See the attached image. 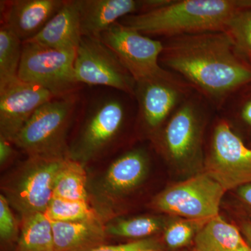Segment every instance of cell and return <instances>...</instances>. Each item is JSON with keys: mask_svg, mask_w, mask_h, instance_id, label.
I'll list each match as a JSON object with an SVG mask.
<instances>
[{"mask_svg": "<svg viewBox=\"0 0 251 251\" xmlns=\"http://www.w3.org/2000/svg\"><path fill=\"white\" fill-rule=\"evenodd\" d=\"M75 107L72 94L52 99L34 112L12 143L29 156L69 158L67 135Z\"/></svg>", "mask_w": 251, "mask_h": 251, "instance_id": "cell-3", "label": "cell"}, {"mask_svg": "<svg viewBox=\"0 0 251 251\" xmlns=\"http://www.w3.org/2000/svg\"><path fill=\"white\" fill-rule=\"evenodd\" d=\"M185 89L184 83L176 77L136 82L134 97L141 121L148 130L154 133L168 121L185 100Z\"/></svg>", "mask_w": 251, "mask_h": 251, "instance_id": "cell-13", "label": "cell"}, {"mask_svg": "<svg viewBox=\"0 0 251 251\" xmlns=\"http://www.w3.org/2000/svg\"><path fill=\"white\" fill-rule=\"evenodd\" d=\"M242 232L246 242L251 247V222L246 221L242 224Z\"/></svg>", "mask_w": 251, "mask_h": 251, "instance_id": "cell-32", "label": "cell"}, {"mask_svg": "<svg viewBox=\"0 0 251 251\" xmlns=\"http://www.w3.org/2000/svg\"><path fill=\"white\" fill-rule=\"evenodd\" d=\"M224 188L205 172L159 193L153 206L158 211L184 219L206 223L219 216Z\"/></svg>", "mask_w": 251, "mask_h": 251, "instance_id": "cell-5", "label": "cell"}, {"mask_svg": "<svg viewBox=\"0 0 251 251\" xmlns=\"http://www.w3.org/2000/svg\"><path fill=\"white\" fill-rule=\"evenodd\" d=\"M249 8L251 0H170L148 12L126 16L120 23L144 35L172 38L225 31L236 13Z\"/></svg>", "mask_w": 251, "mask_h": 251, "instance_id": "cell-2", "label": "cell"}, {"mask_svg": "<svg viewBox=\"0 0 251 251\" xmlns=\"http://www.w3.org/2000/svg\"><path fill=\"white\" fill-rule=\"evenodd\" d=\"M233 43L236 53L251 59V8L241 10L229 20L225 30Z\"/></svg>", "mask_w": 251, "mask_h": 251, "instance_id": "cell-25", "label": "cell"}, {"mask_svg": "<svg viewBox=\"0 0 251 251\" xmlns=\"http://www.w3.org/2000/svg\"><path fill=\"white\" fill-rule=\"evenodd\" d=\"M62 0H14L4 3V24L23 41L37 35L64 4Z\"/></svg>", "mask_w": 251, "mask_h": 251, "instance_id": "cell-15", "label": "cell"}, {"mask_svg": "<svg viewBox=\"0 0 251 251\" xmlns=\"http://www.w3.org/2000/svg\"><path fill=\"white\" fill-rule=\"evenodd\" d=\"M23 41L5 27L0 29V88L18 79Z\"/></svg>", "mask_w": 251, "mask_h": 251, "instance_id": "cell-22", "label": "cell"}, {"mask_svg": "<svg viewBox=\"0 0 251 251\" xmlns=\"http://www.w3.org/2000/svg\"><path fill=\"white\" fill-rule=\"evenodd\" d=\"M77 0L65 1L42 30L30 40L50 49L76 50L82 39Z\"/></svg>", "mask_w": 251, "mask_h": 251, "instance_id": "cell-17", "label": "cell"}, {"mask_svg": "<svg viewBox=\"0 0 251 251\" xmlns=\"http://www.w3.org/2000/svg\"><path fill=\"white\" fill-rule=\"evenodd\" d=\"M75 54L76 50L24 42L18 78L44 87L55 98L70 95L79 84L74 69Z\"/></svg>", "mask_w": 251, "mask_h": 251, "instance_id": "cell-6", "label": "cell"}, {"mask_svg": "<svg viewBox=\"0 0 251 251\" xmlns=\"http://www.w3.org/2000/svg\"><path fill=\"white\" fill-rule=\"evenodd\" d=\"M136 82L152 78H175L160 65L164 44L124 25L115 23L100 36Z\"/></svg>", "mask_w": 251, "mask_h": 251, "instance_id": "cell-7", "label": "cell"}, {"mask_svg": "<svg viewBox=\"0 0 251 251\" xmlns=\"http://www.w3.org/2000/svg\"><path fill=\"white\" fill-rule=\"evenodd\" d=\"M11 143H12L6 138L0 136V163L1 166L9 161L14 154V150L11 147Z\"/></svg>", "mask_w": 251, "mask_h": 251, "instance_id": "cell-29", "label": "cell"}, {"mask_svg": "<svg viewBox=\"0 0 251 251\" xmlns=\"http://www.w3.org/2000/svg\"><path fill=\"white\" fill-rule=\"evenodd\" d=\"M204 172L226 191L251 184V149L224 120L214 128Z\"/></svg>", "mask_w": 251, "mask_h": 251, "instance_id": "cell-8", "label": "cell"}, {"mask_svg": "<svg viewBox=\"0 0 251 251\" xmlns=\"http://www.w3.org/2000/svg\"><path fill=\"white\" fill-rule=\"evenodd\" d=\"M50 221L54 251H85L105 245L107 233L99 219L73 222Z\"/></svg>", "mask_w": 251, "mask_h": 251, "instance_id": "cell-18", "label": "cell"}, {"mask_svg": "<svg viewBox=\"0 0 251 251\" xmlns=\"http://www.w3.org/2000/svg\"><path fill=\"white\" fill-rule=\"evenodd\" d=\"M87 176L79 161L67 158L64 160L53 186V197L71 201H88Z\"/></svg>", "mask_w": 251, "mask_h": 251, "instance_id": "cell-20", "label": "cell"}, {"mask_svg": "<svg viewBox=\"0 0 251 251\" xmlns=\"http://www.w3.org/2000/svg\"><path fill=\"white\" fill-rule=\"evenodd\" d=\"M52 221L73 222L99 219L85 201H71L52 198L45 213Z\"/></svg>", "mask_w": 251, "mask_h": 251, "instance_id": "cell-24", "label": "cell"}, {"mask_svg": "<svg viewBox=\"0 0 251 251\" xmlns=\"http://www.w3.org/2000/svg\"><path fill=\"white\" fill-rule=\"evenodd\" d=\"M126 110L123 100L115 96L94 100L89 107L78 140L69 151V158L87 161L103 151L121 130Z\"/></svg>", "mask_w": 251, "mask_h": 251, "instance_id": "cell-10", "label": "cell"}, {"mask_svg": "<svg viewBox=\"0 0 251 251\" xmlns=\"http://www.w3.org/2000/svg\"><path fill=\"white\" fill-rule=\"evenodd\" d=\"M205 223L188 219L176 220L167 226L164 241L170 249H177L188 245Z\"/></svg>", "mask_w": 251, "mask_h": 251, "instance_id": "cell-26", "label": "cell"}, {"mask_svg": "<svg viewBox=\"0 0 251 251\" xmlns=\"http://www.w3.org/2000/svg\"><path fill=\"white\" fill-rule=\"evenodd\" d=\"M74 69L78 83L111 87L135 96L134 77L100 39L82 36L76 50Z\"/></svg>", "mask_w": 251, "mask_h": 251, "instance_id": "cell-9", "label": "cell"}, {"mask_svg": "<svg viewBox=\"0 0 251 251\" xmlns=\"http://www.w3.org/2000/svg\"><path fill=\"white\" fill-rule=\"evenodd\" d=\"M164 227V221L159 218L143 216L111 223L105 226V232L116 237L143 238L158 233Z\"/></svg>", "mask_w": 251, "mask_h": 251, "instance_id": "cell-23", "label": "cell"}, {"mask_svg": "<svg viewBox=\"0 0 251 251\" xmlns=\"http://www.w3.org/2000/svg\"><path fill=\"white\" fill-rule=\"evenodd\" d=\"M240 116L243 121L251 126V99L243 105L241 109Z\"/></svg>", "mask_w": 251, "mask_h": 251, "instance_id": "cell-31", "label": "cell"}, {"mask_svg": "<svg viewBox=\"0 0 251 251\" xmlns=\"http://www.w3.org/2000/svg\"><path fill=\"white\" fill-rule=\"evenodd\" d=\"M237 251H251V247L247 244V242H246L244 245L238 249Z\"/></svg>", "mask_w": 251, "mask_h": 251, "instance_id": "cell-33", "label": "cell"}, {"mask_svg": "<svg viewBox=\"0 0 251 251\" xmlns=\"http://www.w3.org/2000/svg\"><path fill=\"white\" fill-rule=\"evenodd\" d=\"M67 158L29 156L4 186L5 198L23 218L45 214L56 176Z\"/></svg>", "mask_w": 251, "mask_h": 251, "instance_id": "cell-4", "label": "cell"}, {"mask_svg": "<svg viewBox=\"0 0 251 251\" xmlns=\"http://www.w3.org/2000/svg\"><path fill=\"white\" fill-rule=\"evenodd\" d=\"M148 155L135 149L122 155L110 165L103 181L104 193L110 198L126 196L143 182L148 172Z\"/></svg>", "mask_w": 251, "mask_h": 251, "instance_id": "cell-16", "label": "cell"}, {"mask_svg": "<svg viewBox=\"0 0 251 251\" xmlns=\"http://www.w3.org/2000/svg\"><path fill=\"white\" fill-rule=\"evenodd\" d=\"M169 0H77L82 36L100 39L102 34L126 16L148 12Z\"/></svg>", "mask_w": 251, "mask_h": 251, "instance_id": "cell-14", "label": "cell"}, {"mask_svg": "<svg viewBox=\"0 0 251 251\" xmlns=\"http://www.w3.org/2000/svg\"><path fill=\"white\" fill-rule=\"evenodd\" d=\"M18 235V227L10 204L4 195L0 196V237L1 240L9 242Z\"/></svg>", "mask_w": 251, "mask_h": 251, "instance_id": "cell-27", "label": "cell"}, {"mask_svg": "<svg viewBox=\"0 0 251 251\" xmlns=\"http://www.w3.org/2000/svg\"><path fill=\"white\" fill-rule=\"evenodd\" d=\"M160 59L216 105L251 82V67L236 53L226 31L169 38Z\"/></svg>", "mask_w": 251, "mask_h": 251, "instance_id": "cell-1", "label": "cell"}, {"mask_svg": "<svg viewBox=\"0 0 251 251\" xmlns=\"http://www.w3.org/2000/svg\"><path fill=\"white\" fill-rule=\"evenodd\" d=\"M199 103L185 99L166 122L161 145L166 156L177 166H186L200 160L204 114Z\"/></svg>", "mask_w": 251, "mask_h": 251, "instance_id": "cell-11", "label": "cell"}, {"mask_svg": "<svg viewBox=\"0 0 251 251\" xmlns=\"http://www.w3.org/2000/svg\"><path fill=\"white\" fill-rule=\"evenodd\" d=\"M21 235L15 251H54L51 221L37 213L23 218Z\"/></svg>", "mask_w": 251, "mask_h": 251, "instance_id": "cell-21", "label": "cell"}, {"mask_svg": "<svg viewBox=\"0 0 251 251\" xmlns=\"http://www.w3.org/2000/svg\"><path fill=\"white\" fill-rule=\"evenodd\" d=\"M54 98L44 87L19 78L0 88V136L13 143L34 112Z\"/></svg>", "mask_w": 251, "mask_h": 251, "instance_id": "cell-12", "label": "cell"}, {"mask_svg": "<svg viewBox=\"0 0 251 251\" xmlns=\"http://www.w3.org/2000/svg\"><path fill=\"white\" fill-rule=\"evenodd\" d=\"M194 239L196 251H237L247 242L240 231L220 215L205 223Z\"/></svg>", "mask_w": 251, "mask_h": 251, "instance_id": "cell-19", "label": "cell"}, {"mask_svg": "<svg viewBox=\"0 0 251 251\" xmlns=\"http://www.w3.org/2000/svg\"><path fill=\"white\" fill-rule=\"evenodd\" d=\"M85 251H162L161 244L152 239H144L120 245H103Z\"/></svg>", "mask_w": 251, "mask_h": 251, "instance_id": "cell-28", "label": "cell"}, {"mask_svg": "<svg viewBox=\"0 0 251 251\" xmlns=\"http://www.w3.org/2000/svg\"><path fill=\"white\" fill-rule=\"evenodd\" d=\"M237 195L241 201L251 209V184L237 188Z\"/></svg>", "mask_w": 251, "mask_h": 251, "instance_id": "cell-30", "label": "cell"}]
</instances>
